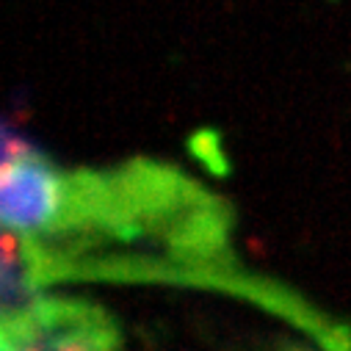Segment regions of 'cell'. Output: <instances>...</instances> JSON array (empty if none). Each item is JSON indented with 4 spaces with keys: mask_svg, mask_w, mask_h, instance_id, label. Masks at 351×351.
<instances>
[{
    "mask_svg": "<svg viewBox=\"0 0 351 351\" xmlns=\"http://www.w3.org/2000/svg\"><path fill=\"white\" fill-rule=\"evenodd\" d=\"M117 343L111 318L83 302L36 296L3 310V351H114Z\"/></svg>",
    "mask_w": 351,
    "mask_h": 351,
    "instance_id": "cell-1",
    "label": "cell"
},
{
    "mask_svg": "<svg viewBox=\"0 0 351 351\" xmlns=\"http://www.w3.org/2000/svg\"><path fill=\"white\" fill-rule=\"evenodd\" d=\"M66 178L9 128L3 147V197H0L6 232L25 238L56 232L66 216Z\"/></svg>",
    "mask_w": 351,
    "mask_h": 351,
    "instance_id": "cell-2",
    "label": "cell"
},
{
    "mask_svg": "<svg viewBox=\"0 0 351 351\" xmlns=\"http://www.w3.org/2000/svg\"><path fill=\"white\" fill-rule=\"evenodd\" d=\"M205 138H208V136H202V138L197 141L199 147H194V149H197V155H199V158H205V160H208V166H210V169H216V171H221V166H224V160H221V152H219V144H216V141H205Z\"/></svg>",
    "mask_w": 351,
    "mask_h": 351,
    "instance_id": "cell-3",
    "label": "cell"
}]
</instances>
